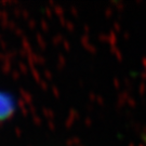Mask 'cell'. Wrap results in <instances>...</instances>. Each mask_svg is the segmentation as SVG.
<instances>
[{
	"label": "cell",
	"instance_id": "cell-1",
	"mask_svg": "<svg viewBox=\"0 0 146 146\" xmlns=\"http://www.w3.org/2000/svg\"><path fill=\"white\" fill-rule=\"evenodd\" d=\"M15 110L14 99L7 92L0 91V121L9 119Z\"/></svg>",
	"mask_w": 146,
	"mask_h": 146
}]
</instances>
